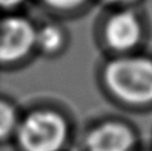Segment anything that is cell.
Here are the masks:
<instances>
[{
    "label": "cell",
    "instance_id": "6da1fadb",
    "mask_svg": "<svg viewBox=\"0 0 152 151\" xmlns=\"http://www.w3.org/2000/svg\"><path fill=\"white\" fill-rule=\"evenodd\" d=\"M104 76L119 98L134 103L152 100V62L148 59H118L108 64Z\"/></svg>",
    "mask_w": 152,
    "mask_h": 151
},
{
    "label": "cell",
    "instance_id": "7a4b0ae2",
    "mask_svg": "<svg viewBox=\"0 0 152 151\" xmlns=\"http://www.w3.org/2000/svg\"><path fill=\"white\" fill-rule=\"evenodd\" d=\"M67 127L57 113L40 111L26 117L19 128V142L25 151H57L63 145Z\"/></svg>",
    "mask_w": 152,
    "mask_h": 151
},
{
    "label": "cell",
    "instance_id": "3957f363",
    "mask_svg": "<svg viewBox=\"0 0 152 151\" xmlns=\"http://www.w3.org/2000/svg\"><path fill=\"white\" fill-rule=\"evenodd\" d=\"M37 33L28 20L5 18L0 20V61H17L35 43Z\"/></svg>",
    "mask_w": 152,
    "mask_h": 151
},
{
    "label": "cell",
    "instance_id": "277c9868",
    "mask_svg": "<svg viewBox=\"0 0 152 151\" xmlns=\"http://www.w3.org/2000/svg\"><path fill=\"white\" fill-rule=\"evenodd\" d=\"M131 144V132L117 122H108L97 127L87 139L89 151H127Z\"/></svg>",
    "mask_w": 152,
    "mask_h": 151
},
{
    "label": "cell",
    "instance_id": "5b68a950",
    "mask_svg": "<svg viewBox=\"0 0 152 151\" xmlns=\"http://www.w3.org/2000/svg\"><path fill=\"white\" fill-rule=\"evenodd\" d=\"M140 24L131 13H119L108 21L106 35L108 43L117 49H127L140 38Z\"/></svg>",
    "mask_w": 152,
    "mask_h": 151
},
{
    "label": "cell",
    "instance_id": "8992f818",
    "mask_svg": "<svg viewBox=\"0 0 152 151\" xmlns=\"http://www.w3.org/2000/svg\"><path fill=\"white\" fill-rule=\"evenodd\" d=\"M35 42H38L44 51H56L62 44V33L58 28L53 25L44 26L39 33L37 34Z\"/></svg>",
    "mask_w": 152,
    "mask_h": 151
},
{
    "label": "cell",
    "instance_id": "52a82bcc",
    "mask_svg": "<svg viewBox=\"0 0 152 151\" xmlns=\"http://www.w3.org/2000/svg\"><path fill=\"white\" fill-rule=\"evenodd\" d=\"M15 122L14 111L8 103L0 101V137L5 136L13 128Z\"/></svg>",
    "mask_w": 152,
    "mask_h": 151
},
{
    "label": "cell",
    "instance_id": "ba28073f",
    "mask_svg": "<svg viewBox=\"0 0 152 151\" xmlns=\"http://www.w3.org/2000/svg\"><path fill=\"white\" fill-rule=\"evenodd\" d=\"M45 1L52 5L54 8H59V9H69L73 7H77L83 0H45Z\"/></svg>",
    "mask_w": 152,
    "mask_h": 151
},
{
    "label": "cell",
    "instance_id": "9c48e42d",
    "mask_svg": "<svg viewBox=\"0 0 152 151\" xmlns=\"http://www.w3.org/2000/svg\"><path fill=\"white\" fill-rule=\"evenodd\" d=\"M23 0H0V7H14V5H18L19 3H21Z\"/></svg>",
    "mask_w": 152,
    "mask_h": 151
},
{
    "label": "cell",
    "instance_id": "30bf717a",
    "mask_svg": "<svg viewBox=\"0 0 152 151\" xmlns=\"http://www.w3.org/2000/svg\"><path fill=\"white\" fill-rule=\"evenodd\" d=\"M107 1H126V0H107Z\"/></svg>",
    "mask_w": 152,
    "mask_h": 151
}]
</instances>
